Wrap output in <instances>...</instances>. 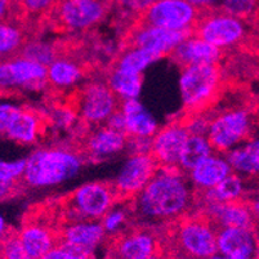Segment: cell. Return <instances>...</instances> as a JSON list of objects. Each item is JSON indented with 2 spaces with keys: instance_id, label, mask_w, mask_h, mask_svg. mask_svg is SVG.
<instances>
[{
  "instance_id": "cell-29",
  "label": "cell",
  "mask_w": 259,
  "mask_h": 259,
  "mask_svg": "<svg viewBox=\"0 0 259 259\" xmlns=\"http://www.w3.org/2000/svg\"><path fill=\"white\" fill-rule=\"evenodd\" d=\"M160 58H161L160 56L148 49L140 48V47H128L119 56L116 66L125 71L142 75L150 66L157 62Z\"/></svg>"
},
{
  "instance_id": "cell-41",
  "label": "cell",
  "mask_w": 259,
  "mask_h": 259,
  "mask_svg": "<svg viewBox=\"0 0 259 259\" xmlns=\"http://www.w3.org/2000/svg\"><path fill=\"white\" fill-rule=\"evenodd\" d=\"M128 147L133 154H151L152 138H131Z\"/></svg>"
},
{
  "instance_id": "cell-28",
  "label": "cell",
  "mask_w": 259,
  "mask_h": 259,
  "mask_svg": "<svg viewBox=\"0 0 259 259\" xmlns=\"http://www.w3.org/2000/svg\"><path fill=\"white\" fill-rule=\"evenodd\" d=\"M202 194V202H231L241 200L245 194L244 178L236 173L230 174L211 190Z\"/></svg>"
},
{
  "instance_id": "cell-12",
  "label": "cell",
  "mask_w": 259,
  "mask_h": 259,
  "mask_svg": "<svg viewBox=\"0 0 259 259\" xmlns=\"http://www.w3.org/2000/svg\"><path fill=\"white\" fill-rule=\"evenodd\" d=\"M159 166V162L151 154L131 155L112 183L117 197L134 199L151 182Z\"/></svg>"
},
{
  "instance_id": "cell-44",
  "label": "cell",
  "mask_w": 259,
  "mask_h": 259,
  "mask_svg": "<svg viewBox=\"0 0 259 259\" xmlns=\"http://www.w3.org/2000/svg\"><path fill=\"white\" fill-rule=\"evenodd\" d=\"M250 206H251V210H253V213H254V217H255L256 223L259 225V197L258 199L253 200V201L250 202Z\"/></svg>"
},
{
  "instance_id": "cell-27",
  "label": "cell",
  "mask_w": 259,
  "mask_h": 259,
  "mask_svg": "<svg viewBox=\"0 0 259 259\" xmlns=\"http://www.w3.org/2000/svg\"><path fill=\"white\" fill-rule=\"evenodd\" d=\"M214 148L209 141L208 136L204 134H190L182 155L180 159V166L183 171L188 173L195 166H197L201 161L208 159L210 155L214 154Z\"/></svg>"
},
{
  "instance_id": "cell-33",
  "label": "cell",
  "mask_w": 259,
  "mask_h": 259,
  "mask_svg": "<svg viewBox=\"0 0 259 259\" xmlns=\"http://www.w3.org/2000/svg\"><path fill=\"white\" fill-rule=\"evenodd\" d=\"M220 9L241 20H248L258 13L259 0H221Z\"/></svg>"
},
{
  "instance_id": "cell-38",
  "label": "cell",
  "mask_w": 259,
  "mask_h": 259,
  "mask_svg": "<svg viewBox=\"0 0 259 259\" xmlns=\"http://www.w3.org/2000/svg\"><path fill=\"white\" fill-rule=\"evenodd\" d=\"M210 120L211 117L204 115V112H196V114H192V116L185 122V125L190 134H204V136H206L209 125H210Z\"/></svg>"
},
{
  "instance_id": "cell-42",
  "label": "cell",
  "mask_w": 259,
  "mask_h": 259,
  "mask_svg": "<svg viewBox=\"0 0 259 259\" xmlns=\"http://www.w3.org/2000/svg\"><path fill=\"white\" fill-rule=\"evenodd\" d=\"M106 125L111 126V128L116 129V131L125 132V117H124V114H122L120 108L108 119V121L106 122Z\"/></svg>"
},
{
  "instance_id": "cell-10",
  "label": "cell",
  "mask_w": 259,
  "mask_h": 259,
  "mask_svg": "<svg viewBox=\"0 0 259 259\" xmlns=\"http://www.w3.org/2000/svg\"><path fill=\"white\" fill-rule=\"evenodd\" d=\"M43 129V120L29 108L13 102L0 106V131L7 140L18 145L29 146L36 142Z\"/></svg>"
},
{
  "instance_id": "cell-13",
  "label": "cell",
  "mask_w": 259,
  "mask_h": 259,
  "mask_svg": "<svg viewBox=\"0 0 259 259\" xmlns=\"http://www.w3.org/2000/svg\"><path fill=\"white\" fill-rule=\"evenodd\" d=\"M192 34L194 31H174L136 21V25L129 31L126 41L128 47L148 49L162 58L170 56L174 49Z\"/></svg>"
},
{
  "instance_id": "cell-11",
  "label": "cell",
  "mask_w": 259,
  "mask_h": 259,
  "mask_svg": "<svg viewBox=\"0 0 259 259\" xmlns=\"http://www.w3.org/2000/svg\"><path fill=\"white\" fill-rule=\"evenodd\" d=\"M48 66L17 56L0 66V85L4 92L40 91L48 84Z\"/></svg>"
},
{
  "instance_id": "cell-17",
  "label": "cell",
  "mask_w": 259,
  "mask_h": 259,
  "mask_svg": "<svg viewBox=\"0 0 259 259\" xmlns=\"http://www.w3.org/2000/svg\"><path fill=\"white\" fill-rule=\"evenodd\" d=\"M202 214L208 217L217 228L256 227L250 204L241 200L231 202H202Z\"/></svg>"
},
{
  "instance_id": "cell-16",
  "label": "cell",
  "mask_w": 259,
  "mask_h": 259,
  "mask_svg": "<svg viewBox=\"0 0 259 259\" xmlns=\"http://www.w3.org/2000/svg\"><path fill=\"white\" fill-rule=\"evenodd\" d=\"M160 255V242L150 230L120 235L112 245V259H151Z\"/></svg>"
},
{
  "instance_id": "cell-45",
  "label": "cell",
  "mask_w": 259,
  "mask_h": 259,
  "mask_svg": "<svg viewBox=\"0 0 259 259\" xmlns=\"http://www.w3.org/2000/svg\"><path fill=\"white\" fill-rule=\"evenodd\" d=\"M151 259H166V258H164V256H162V255H161V254H160V255L155 256V258H151Z\"/></svg>"
},
{
  "instance_id": "cell-19",
  "label": "cell",
  "mask_w": 259,
  "mask_h": 259,
  "mask_svg": "<svg viewBox=\"0 0 259 259\" xmlns=\"http://www.w3.org/2000/svg\"><path fill=\"white\" fill-rule=\"evenodd\" d=\"M221 51L222 49L192 34L174 49L170 57L181 67L192 65H217L222 56Z\"/></svg>"
},
{
  "instance_id": "cell-34",
  "label": "cell",
  "mask_w": 259,
  "mask_h": 259,
  "mask_svg": "<svg viewBox=\"0 0 259 259\" xmlns=\"http://www.w3.org/2000/svg\"><path fill=\"white\" fill-rule=\"evenodd\" d=\"M2 244V259H34L30 256L23 244L21 242L18 234L6 232Z\"/></svg>"
},
{
  "instance_id": "cell-5",
  "label": "cell",
  "mask_w": 259,
  "mask_h": 259,
  "mask_svg": "<svg viewBox=\"0 0 259 259\" xmlns=\"http://www.w3.org/2000/svg\"><path fill=\"white\" fill-rule=\"evenodd\" d=\"M255 126V119L249 110L230 108L211 116L206 136L214 151L226 155L254 137Z\"/></svg>"
},
{
  "instance_id": "cell-6",
  "label": "cell",
  "mask_w": 259,
  "mask_h": 259,
  "mask_svg": "<svg viewBox=\"0 0 259 259\" xmlns=\"http://www.w3.org/2000/svg\"><path fill=\"white\" fill-rule=\"evenodd\" d=\"M117 194L114 186L88 182L79 186L66 201V215L70 222L100 221L114 208Z\"/></svg>"
},
{
  "instance_id": "cell-25",
  "label": "cell",
  "mask_w": 259,
  "mask_h": 259,
  "mask_svg": "<svg viewBox=\"0 0 259 259\" xmlns=\"http://www.w3.org/2000/svg\"><path fill=\"white\" fill-rule=\"evenodd\" d=\"M83 67L71 58L57 57L48 66V84L60 91L76 87L83 80Z\"/></svg>"
},
{
  "instance_id": "cell-35",
  "label": "cell",
  "mask_w": 259,
  "mask_h": 259,
  "mask_svg": "<svg viewBox=\"0 0 259 259\" xmlns=\"http://www.w3.org/2000/svg\"><path fill=\"white\" fill-rule=\"evenodd\" d=\"M128 222V211L122 208H112L102 218V225L107 235L119 234Z\"/></svg>"
},
{
  "instance_id": "cell-39",
  "label": "cell",
  "mask_w": 259,
  "mask_h": 259,
  "mask_svg": "<svg viewBox=\"0 0 259 259\" xmlns=\"http://www.w3.org/2000/svg\"><path fill=\"white\" fill-rule=\"evenodd\" d=\"M156 0H110V3L115 4L122 11L132 13V15L140 16L148 7H151Z\"/></svg>"
},
{
  "instance_id": "cell-36",
  "label": "cell",
  "mask_w": 259,
  "mask_h": 259,
  "mask_svg": "<svg viewBox=\"0 0 259 259\" xmlns=\"http://www.w3.org/2000/svg\"><path fill=\"white\" fill-rule=\"evenodd\" d=\"M91 254L92 253L83 249H79L66 242H61L40 259H91Z\"/></svg>"
},
{
  "instance_id": "cell-21",
  "label": "cell",
  "mask_w": 259,
  "mask_h": 259,
  "mask_svg": "<svg viewBox=\"0 0 259 259\" xmlns=\"http://www.w3.org/2000/svg\"><path fill=\"white\" fill-rule=\"evenodd\" d=\"M120 110L125 117V133L131 138H152L159 132V122L142 102L122 101Z\"/></svg>"
},
{
  "instance_id": "cell-24",
  "label": "cell",
  "mask_w": 259,
  "mask_h": 259,
  "mask_svg": "<svg viewBox=\"0 0 259 259\" xmlns=\"http://www.w3.org/2000/svg\"><path fill=\"white\" fill-rule=\"evenodd\" d=\"M227 156L232 171L242 178L259 177V137H251L236 148L231 150Z\"/></svg>"
},
{
  "instance_id": "cell-1",
  "label": "cell",
  "mask_w": 259,
  "mask_h": 259,
  "mask_svg": "<svg viewBox=\"0 0 259 259\" xmlns=\"http://www.w3.org/2000/svg\"><path fill=\"white\" fill-rule=\"evenodd\" d=\"M194 190L180 166H159L151 182L133 199L134 214L147 223L181 220L194 205Z\"/></svg>"
},
{
  "instance_id": "cell-40",
  "label": "cell",
  "mask_w": 259,
  "mask_h": 259,
  "mask_svg": "<svg viewBox=\"0 0 259 259\" xmlns=\"http://www.w3.org/2000/svg\"><path fill=\"white\" fill-rule=\"evenodd\" d=\"M75 121V114L71 108L67 107H60L56 108L52 115V122L57 128L65 129L72 125V122Z\"/></svg>"
},
{
  "instance_id": "cell-43",
  "label": "cell",
  "mask_w": 259,
  "mask_h": 259,
  "mask_svg": "<svg viewBox=\"0 0 259 259\" xmlns=\"http://www.w3.org/2000/svg\"><path fill=\"white\" fill-rule=\"evenodd\" d=\"M192 6L196 7L200 12H205L214 9V7H220L221 0H188Z\"/></svg>"
},
{
  "instance_id": "cell-8",
  "label": "cell",
  "mask_w": 259,
  "mask_h": 259,
  "mask_svg": "<svg viewBox=\"0 0 259 259\" xmlns=\"http://www.w3.org/2000/svg\"><path fill=\"white\" fill-rule=\"evenodd\" d=\"M119 98L107 81L92 80L80 89L76 110L80 119L93 126L105 125L119 110Z\"/></svg>"
},
{
  "instance_id": "cell-31",
  "label": "cell",
  "mask_w": 259,
  "mask_h": 259,
  "mask_svg": "<svg viewBox=\"0 0 259 259\" xmlns=\"http://www.w3.org/2000/svg\"><path fill=\"white\" fill-rule=\"evenodd\" d=\"M27 160H13V161H2L0 164V191L2 197H6L15 190L20 180H23L26 171Z\"/></svg>"
},
{
  "instance_id": "cell-15",
  "label": "cell",
  "mask_w": 259,
  "mask_h": 259,
  "mask_svg": "<svg viewBox=\"0 0 259 259\" xmlns=\"http://www.w3.org/2000/svg\"><path fill=\"white\" fill-rule=\"evenodd\" d=\"M190 133L185 122H173L159 129L152 137L151 155L160 166H178Z\"/></svg>"
},
{
  "instance_id": "cell-4",
  "label": "cell",
  "mask_w": 259,
  "mask_h": 259,
  "mask_svg": "<svg viewBox=\"0 0 259 259\" xmlns=\"http://www.w3.org/2000/svg\"><path fill=\"white\" fill-rule=\"evenodd\" d=\"M178 84L185 108L196 114L215 100L222 85V74L217 65L186 66L182 67Z\"/></svg>"
},
{
  "instance_id": "cell-22",
  "label": "cell",
  "mask_w": 259,
  "mask_h": 259,
  "mask_svg": "<svg viewBox=\"0 0 259 259\" xmlns=\"http://www.w3.org/2000/svg\"><path fill=\"white\" fill-rule=\"evenodd\" d=\"M106 235L107 234L102 222L75 221L63 227L61 232V242H66L92 253L105 240Z\"/></svg>"
},
{
  "instance_id": "cell-46",
  "label": "cell",
  "mask_w": 259,
  "mask_h": 259,
  "mask_svg": "<svg viewBox=\"0 0 259 259\" xmlns=\"http://www.w3.org/2000/svg\"><path fill=\"white\" fill-rule=\"evenodd\" d=\"M110 259H111V258H110Z\"/></svg>"
},
{
  "instance_id": "cell-20",
  "label": "cell",
  "mask_w": 259,
  "mask_h": 259,
  "mask_svg": "<svg viewBox=\"0 0 259 259\" xmlns=\"http://www.w3.org/2000/svg\"><path fill=\"white\" fill-rule=\"evenodd\" d=\"M231 173L232 168L228 162L227 156L220 152H214L208 159L188 171V180L195 190L199 192H206L217 185H220Z\"/></svg>"
},
{
  "instance_id": "cell-9",
  "label": "cell",
  "mask_w": 259,
  "mask_h": 259,
  "mask_svg": "<svg viewBox=\"0 0 259 259\" xmlns=\"http://www.w3.org/2000/svg\"><path fill=\"white\" fill-rule=\"evenodd\" d=\"M200 13L188 0H156L137 16V21L174 31H194Z\"/></svg>"
},
{
  "instance_id": "cell-30",
  "label": "cell",
  "mask_w": 259,
  "mask_h": 259,
  "mask_svg": "<svg viewBox=\"0 0 259 259\" xmlns=\"http://www.w3.org/2000/svg\"><path fill=\"white\" fill-rule=\"evenodd\" d=\"M25 46L23 32L13 22H3L0 26V53L3 58H12Z\"/></svg>"
},
{
  "instance_id": "cell-3",
  "label": "cell",
  "mask_w": 259,
  "mask_h": 259,
  "mask_svg": "<svg viewBox=\"0 0 259 259\" xmlns=\"http://www.w3.org/2000/svg\"><path fill=\"white\" fill-rule=\"evenodd\" d=\"M218 228L202 213L182 217L171 232L180 259H211L218 255Z\"/></svg>"
},
{
  "instance_id": "cell-2",
  "label": "cell",
  "mask_w": 259,
  "mask_h": 259,
  "mask_svg": "<svg viewBox=\"0 0 259 259\" xmlns=\"http://www.w3.org/2000/svg\"><path fill=\"white\" fill-rule=\"evenodd\" d=\"M23 182L32 188L58 186L79 174L84 157L67 147L39 148L27 157Z\"/></svg>"
},
{
  "instance_id": "cell-23",
  "label": "cell",
  "mask_w": 259,
  "mask_h": 259,
  "mask_svg": "<svg viewBox=\"0 0 259 259\" xmlns=\"http://www.w3.org/2000/svg\"><path fill=\"white\" fill-rule=\"evenodd\" d=\"M21 242L30 256L34 259L43 258L46 254L57 246V237L53 231L39 222H30L18 232Z\"/></svg>"
},
{
  "instance_id": "cell-32",
  "label": "cell",
  "mask_w": 259,
  "mask_h": 259,
  "mask_svg": "<svg viewBox=\"0 0 259 259\" xmlns=\"http://www.w3.org/2000/svg\"><path fill=\"white\" fill-rule=\"evenodd\" d=\"M21 56L44 66H49L58 57L56 48L51 43H47L43 40H31L25 43L21 51Z\"/></svg>"
},
{
  "instance_id": "cell-18",
  "label": "cell",
  "mask_w": 259,
  "mask_h": 259,
  "mask_svg": "<svg viewBox=\"0 0 259 259\" xmlns=\"http://www.w3.org/2000/svg\"><path fill=\"white\" fill-rule=\"evenodd\" d=\"M128 134L108 125L96 126L85 140V154L92 161H105L128 147Z\"/></svg>"
},
{
  "instance_id": "cell-37",
  "label": "cell",
  "mask_w": 259,
  "mask_h": 259,
  "mask_svg": "<svg viewBox=\"0 0 259 259\" xmlns=\"http://www.w3.org/2000/svg\"><path fill=\"white\" fill-rule=\"evenodd\" d=\"M58 0H17L18 6L25 15H48Z\"/></svg>"
},
{
  "instance_id": "cell-26",
  "label": "cell",
  "mask_w": 259,
  "mask_h": 259,
  "mask_svg": "<svg viewBox=\"0 0 259 259\" xmlns=\"http://www.w3.org/2000/svg\"><path fill=\"white\" fill-rule=\"evenodd\" d=\"M106 81L116 94L117 98L121 101L136 100L140 97L143 85L142 75L125 71L117 66L111 69Z\"/></svg>"
},
{
  "instance_id": "cell-7",
  "label": "cell",
  "mask_w": 259,
  "mask_h": 259,
  "mask_svg": "<svg viewBox=\"0 0 259 259\" xmlns=\"http://www.w3.org/2000/svg\"><path fill=\"white\" fill-rule=\"evenodd\" d=\"M194 34L217 48L235 47L246 36L244 20L228 15L222 9H210L200 13Z\"/></svg>"
},
{
  "instance_id": "cell-14",
  "label": "cell",
  "mask_w": 259,
  "mask_h": 259,
  "mask_svg": "<svg viewBox=\"0 0 259 259\" xmlns=\"http://www.w3.org/2000/svg\"><path fill=\"white\" fill-rule=\"evenodd\" d=\"M218 254L228 259H258L259 236L255 228H218Z\"/></svg>"
}]
</instances>
